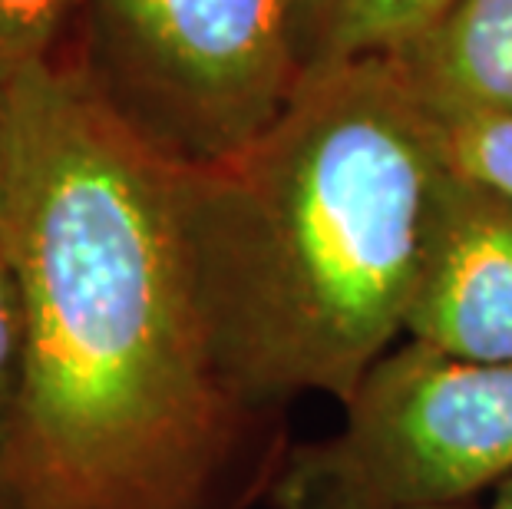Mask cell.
I'll list each match as a JSON object with an SVG mask.
<instances>
[{"instance_id":"obj_7","label":"cell","mask_w":512,"mask_h":509,"mask_svg":"<svg viewBox=\"0 0 512 509\" xmlns=\"http://www.w3.org/2000/svg\"><path fill=\"white\" fill-rule=\"evenodd\" d=\"M456 0H291L301 77L341 63L400 57Z\"/></svg>"},{"instance_id":"obj_5","label":"cell","mask_w":512,"mask_h":509,"mask_svg":"<svg viewBox=\"0 0 512 509\" xmlns=\"http://www.w3.org/2000/svg\"><path fill=\"white\" fill-rule=\"evenodd\" d=\"M403 338L512 364V202L446 166Z\"/></svg>"},{"instance_id":"obj_3","label":"cell","mask_w":512,"mask_h":509,"mask_svg":"<svg viewBox=\"0 0 512 509\" xmlns=\"http://www.w3.org/2000/svg\"><path fill=\"white\" fill-rule=\"evenodd\" d=\"M70 60L179 166L238 153L301 83L291 0H83Z\"/></svg>"},{"instance_id":"obj_4","label":"cell","mask_w":512,"mask_h":509,"mask_svg":"<svg viewBox=\"0 0 512 509\" xmlns=\"http://www.w3.org/2000/svg\"><path fill=\"white\" fill-rule=\"evenodd\" d=\"M341 410L328 437L291 443L268 509H440L512 476V364L403 338Z\"/></svg>"},{"instance_id":"obj_6","label":"cell","mask_w":512,"mask_h":509,"mask_svg":"<svg viewBox=\"0 0 512 509\" xmlns=\"http://www.w3.org/2000/svg\"><path fill=\"white\" fill-rule=\"evenodd\" d=\"M394 60L430 110L512 116V0H456Z\"/></svg>"},{"instance_id":"obj_11","label":"cell","mask_w":512,"mask_h":509,"mask_svg":"<svg viewBox=\"0 0 512 509\" xmlns=\"http://www.w3.org/2000/svg\"><path fill=\"white\" fill-rule=\"evenodd\" d=\"M7 209H10V139H7V96L0 90V245L7 232Z\"/></svg>"},{"instance_id":"obj_10","label":"cell","mask_w":512,"mask_h":509,"mask_svg":"<svg viewBox=\"0 0 512 509\" xmlns=\"http://www.w3.org/2000/svg\"><path fill=\"white\" fill-rule=\"evenodd\" d=\"M20 381H24V308H20L14 268L0 245V509H7V470Z\"/></svg>"},{"instance_id":"obj_13","label":"cell","mask_w":512,"mask_h":509,"mask_svg":"<svg viewBox=\"0 0 512 509\" xmlns=\"http://www.w3.org/2000/svg\"><path fill=\"white\" fill-rule=\"evenodd\" d=\"M440 509H489L483 503H460V506H440Z\"/></svg>"},{"instance_id":"obj_2","label":"cell","mask_w":512,"mask_h":509,"mask_svg":"<svg viewBox=\"0 0 512 509\" xmlns=\"http://www.w3.org/2000/svg\"><path fill=\"white\" fill-rule=\"evenodd\" d=\"M446 166L437 116L394 57L304 73L248 146L179 166L195 298L238 394L344 404L403 341Z\"/></svg>"},{"instance_id":"obj_1","label":"cell","mask_w":512,"mask_h":509,"mask_svg":"<svg viewBox=\"0 0 512 509\" xmlns=\"http://www.w3.org/2000/svg\"><path fill=\"white\" fill-rule=\"evenodd\" d=\"M4 252L24 308L7 509H258L288 410L225 381L195 298L179 162L73 60L4 86Z\"/></svg>"},{"instance_id":"obj_12","label":"cell","mask_w":512,"mask_h":509,"mask_svg":"<svg viewBox=\"0 0 512 509\" xmlns=\"http://www.w3.org/2000/svg\"><path fill=\"white\" fill-rule=\"evenodd\" d=\"M489 509H512V476L493 490V496H489Z\"/></svg>"},{"instance_id":"obj_8","label":"cell","mask_w":512,"mask_h":509,"mask_svg":"<svg viewBox=\"0 0 512 509\" xmlns=\"http://www.w3.org/2000/svg\"><path fill=\"white\" fill-rule=\"evenodd\" d=\"M83 0H0V90L37 63L70 60Z\"/></svg>"},{"instance_id":"obj_9","label":"cell","mask_w":512,"mask_h":509,"mask_svg":"<svg viewBox=\"0 0 512 509\" xmlns=\"http://www.w3.org/2000/svg\"><path fill=\"white\" fill-rule=\"evenodd\" d=\"M433 116L446 162L512 202V116L466 110H433Z\"/></svg>"}]
</instances>
